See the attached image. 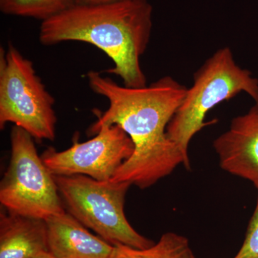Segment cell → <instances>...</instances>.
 <instances>
[{"label": "cell", "instance_id": "1", "mask_svg": "<svg viewBox=\"0 0 258 258\" xmlns=\"http://www.w3.org/2000/svg\"><path fill=\"white\" fill-rule=\"evenodd\" d=\"M87 79L93 92L109 102L108 109L98 115L90 127L89 135H95L103 125H118L134 144L132 157L111 181H125L144 189L169 175L180 164L189 170V158L166 134L186 96V86L164 76L144 87H127L93 71L88 73Z\"/></svg>", "mask_w": 258, "mask_h": 258}, {"label": "cell", "instance_id": "2", "mask_svg": "<svg viewBox=\"0 0 258 258\" xmlns=\"http://www.w3.org/2000/svg\"><path fill=\"white\" fill-rule=\"evenodd\" d=\"M153 28V7L148 0L96 5H76L42 21L39 40L45 46L79 41L94 45L114 63L107 72L127 87L147 85L140 58Z\"/></svg>", "mask_w": 258, "mask_h": 258}, {"label": "cell", "instance_id": "3", "mask_svg": "<svg viewBox=\"0 0 258 258\" xmlns=\"http://www.w3.org/2000/svg\"><path fill=\"white\" fill-rule=\"evenodd\" d=\"M193 85L187 88L181 106L169 122L166 134L189 157V145L193 137L210 122L208 112L219 103L239 93L249 95L258 103V79L235 60L230 47L219 49L195 73Z\"/></svg>", "mask_w": 258, "mask_h": 258}, {"label": "cell", "instance_id": "4", "mask_svg": "<svg viewBox=\"0 0 258 258\" xmlns=\"http://www.w3.org/2000/svg\"><path fill=\"white\" fill-rule=\"evenodd\" d=\"M54 177L66 211L108 243L136 249L155 244L139 234L125 217V199L130 183L98 181L79 174Z\"/></svg>", "mask_w": 258, "mask_h": 258}, {"label": "cell", "instance_id": "5", "mask_svg": "<svg viewBox=\"0 0 258 258\" xmlns=\"http://www.w3.org/2000/svg\"><path fill=\"white\" fill-rule=\"evenodd\" d=\"M0 58V128L13 123L37 140H55V100L32 61L12 44Z\"/></svg>", "mask_w": 258, "mask_h": 258}, {"label": "cell", "instance_id": "6", "mask_svg": "<svg viewBox=\"0 0 258 258\" xmlns=\"http://www.w3.org/2000/svg\"><path fill=\"white\" fill-rule=\"evenodd\" d=\"M33 139L20 127L12 129L11 158L0 183V203L11 213L46 220L66 210L55 177Z\"/></svg>", "mask_w": 258, "mask_h": 258}, {"label": "cell", "instance_id": "7", "mask_svg": "<svg viewBox=\"0 0 258 258\" xmlns=\"http://www.w3.org/2000/svg\"><path fill=\"white\" fill-rule=\"evenodd\" d=\"M134 151L132 139L121 127L103 125L87 142H74L62 152L48 148L41 158L53 175L79 174L98 181H110Z\"/></svg>", "mask_w": 258, "mask_h": 258}, {"label": "cell", "instance_id": "8", "mask_svg": "<svg viewBox=\"0 0 258 258\" xmlns=\"http://www.w3.org/2000/svg\"><path fill=\"white\" fill-rule=\"evenodd\" d=\"M213 147L220 166L232 175L258 182V103L231 121Z\"/></svg>", "mask_w": 258, "mask_h": 258}, {"label": "cell", "instance_id": "9", "mask_svg": "<svg viewBox=\"0 0 258 258\" xmlns=\"http://www.w3.org/2000/svg\"><path fill=\"white\" fill-rule=\"evenodd\" d=\"M47 251L54 258H110L113 246L91 234L67 211L45 220Z\"/></svg>", "mask_w": 258, "mask_h": 258}, {"label": "cell", "instance_id": "10", "mask_svg": "<svg viewBox=\"0 0 258 258\" xmlns=\"http://www.w3.org/2000/svg\"><path fill=\"white\" fill-rule=\"evenodd\" d=\"M46 252L45 220L1 212L0 258H30Z\"/></svg>", "mask_w": 258, "mask_h": 258}, {"label": "cell", "instance_id": "11", "mask_svg": "<svg viewBox=\"0 0 258 258\" xmlns=\"http://www.w3.org/2000/svg\"><path fill=\"white\" fill-rule=\"evenodd\" d=\"M110 258H195V255L186 237L169 232L161 235L159 242L149 248L113 246Z\"/></svg>", "mask_w": 258, "mask_h": 258}, {"label": "cell", "instance_id": "12", "mask_svg": "<svg viewBox=\"0 0 258 258\" xmlns=\"http://www.w3.org/2000/svg\"><path fill=\"white\" fill-rule=\"evenodd\" d=\"M76 5V0H0L5 15L45 21Z\"/></svg>", "mask_w": 258, "mask_h": 258}, {"label": "cell", "instance_id": "13", "mask_svg": "<svg viewBox=\"0 0 258 258\" xmlns=\"http://www.w3.org/2000/svg\"><path fill=\"white\" fill-rule=\"evenodd\" d=\"M254 184L257 190V205L242 247L233 258H258V182Z\"/></svg>", "mask_w": 258, "mask_h": 258}, {"label": "cell", "instance_id": "14", "mask_svg": "<svg viewBox=\"0 0 258 258\" xmlns=\"http://www.w3.org/2000/svg\"><path fill=\"white\" fill-rule=\"evenodd\" d=\"M129 0H76V5H96L110 4V3H121Z\"/></svg>", "mask_w": 258, "mask_h": 258}, {"label": "cell", "instance_id": "15", "mask_svg": "<svg viewBox=\"0 0 258 258\" xmlns=\"http://www.w3.org/2000/svg\"><path fill=\"white\" fill-rule=\"evenodd\" d=\"M30 258H54L48 252H42V253H40L37 254V255L34 256V257H30Z\"/></svg>", "mask_w": 258, "mask_h": 258}]
</instances>
